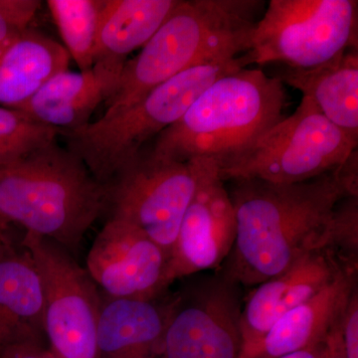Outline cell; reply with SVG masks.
Segmentation results:
<instances>
[{"label": "cell", "instance_id": "1", "mask_svg": "<svg viewBox=\"0 0 358 358\" xmlns=\"http://www.w3.org/2000/svg\"><path fill=\"white\" fill-rule=\"evenodd\" d=\"M229 193L236 235L225 277L256 287L287 270L306 252L327 248L336 205L358 195V152L333 171L294 185L235 179Z\"/></svg>", "mask_w": 358, "mask_h": 358}, {"label": "cell", "instance_id": "2", "mask_svg": "<svg viewBox=\"0 0 358 358\" xmlns=\"http://www.w3.org/2000/svg\"><path fill=\"white\" fill-rule=\"evenodd\" d=\"M261 6L253 0H178L136 57L127 61L103 117L127 109L190 68L248 51Z\"/></svg>", "mask_w": 358, "mask_h": 358}, {"label": "cell", "instance_id": "3", "mask_svg": "<svg viewBox=\"0 0 358 358\" xmlns=\"http://www.w3.org/2000/svg\"><path fill=\"white\" fill-rule=\"evenodd\" d=\"M107 210L106 186L56 141L0 166V217L74 251Z\"/></svg>", "mask_w": 358, "mask_h": 358}, {"label": "cell", "instance_id": "4", "mask_svg": "<svg viewBox=\"0 0 358 358\" xmlns=\"http://www.w3.org/2000/svg\"><path fill=\"white\" fill-rule=\"evenodd\" d=\"M284 83L261 69H241L218 78L185 114L155 141L160 159L214 160L228 166L284 119Z\"/></svg>", "mask_w": 358, "mask_h": 358}, {"label": "cell", "instance_id": "5", "mask_svg": "<svg viewBox=\"0 0 358 358\" xmlns=\"http://www.w3.org/2000/svg\"><path fill=\"white\" fill-rule=\"evenodd\" d=\"M246 68L242 57L190 68L152 90L127 109L64 131L69 150L107 185L152 138L171 128L200 94L224 75Z\"/></svg>", "mask_w": 358, "mask_h": 358}, {"label": "cell", "instance_id": "6", "mask_svg": "<svg viewBox=\"0 0 358 358\" xmlns=\"http://www.w3.org/2000/svg\"><path fill=\"white\" fill-rule=\"evenodd\" d=\"M357 0H271L242 60L313 69L357 48Z\"/></svg>", "mask_w": 358, "mask_h": 358}, {"label": "cell", "instance_id": "7", "mask_svg": "<svg viewBox=\"0 0 358 358\" xmlns=\"http://www.w3.org/2000/svg\"><path fill=\"white\" fill-rule=\"evenodd\" d=\"M357 143L303 96L293 114L268 129L241 157L219 169V173L224 181L303 182L338 169L357 150Z\"/></svg>", "mask_w": 358, "mask_h": 358}, {"label": "cell", "instance_id": "8", "mask_svg": "<svg viewBox=\"0 0 358 358\" xmlns=\"http://www.w3.org/2000/svg\"><path fill=\"white\" fill-rule=\"evenodd\" d=\"M38 271L44 298V331L58 358H98L102 296L88 271L67 250L26 232L22 240Z\"/></svg>", "mask_w": 358, "mask_h": 358}, {"label": "cell", "instance_id": "9", "mask_svg": "<svg viewBox=\"0 0 358 358\" xmlns=\"http://www.w3.org/2000/svg\"><path fill=\"white\" fill-rule=\"evenodd\" d=\"M105 186L110 218L136 226L169 259L196 187L192 162L143 152Z\"/></svg>", "mask_w": 358, "mask_h": 358}, {"label": "cell", "instance_id": "10", "mask_svg": "<svg viewBox=\"0 0 358 358\" xmlns=\"http://www.w3.org/2000/svg\"><path fill=\"white\" fill-rule=\"evenodd\" d=\"M237 288L221 275L174 296L162 358H243Z\"/></svg>", "mask_w": 358, "mask_h": 358}, {"label": "cell", "instance_id": "11", "mask_svg": "<svg viewBox=\"0 0 358 358\" xmlns=\"http://www.w3.org/2000/svg\"><path fill=\"white\" fill-rule=\"evenodd\" d=\"M196 187L167 259L166 286L176 280L213 270L230 255L236 235L234 206L210 159L189 160Z\"/></svg>", "mask_w": 358, "mask_h": 358}, {"label": "cell", "instance_id": "12", "mask_svg": "<svg viewBox=\"0 0 358 358\" xmlns=\"http://www.w3.org/2000/svg\"><path fill=\"white\" fill-rule=\"evenodd\" d=\"M167 257L143 231L109 218L87 256L92 280L112 299L157 300L166 286Z\"/></svg>", "mask_w": 358, "mask_h": 358}, {"label": "cell", "instance_id": "13", "mask_svg": "<svg viewBox=\"0 0 358 358\" xmlns=\"http://www.w3.org/2000/svg\"><path fill=\"white\" fill-rule=\"evenodd\" d=\"M357 264L345 261L331 248L306 252L281 274L256 286L241 312L244 355L262 341L277 320L331 284ZM243 355V357H244Z\"/></svg>", "mask_w": 358, "mask_h": 358}, {"label": "cell", "instance_id": "14", "mask_svg": "<svg viewBox=\"0 0 358 358\" xmlns=\"http://www.w3.org/2000/svg\"><path fill=\"white\" fill-rule=\"evenodd\" d=\"M357 279L358 268L345 271L319 294L282 315L243 358H277L324 343L345 317L358 291Z\"/></svg>", "mask_w": 358, "mask_h": 358}, {"label": "cell", "instance_id": "15", "mask_svg": "<svg viewBox=\"0 0 358 358\" xmlns=\"http://www.w3.org/2000/svg\"><path fill=\"white\" fill-rule=\"evenodd\" d=\"M178 3V0H106L92 69L109 89L110 98L129 54L154 36Z\"/></svg>", "mask_w": 358, "mask_h": 358}, {"label": "cell", "instance_id": "16", "mask_svg": "<svg viewBox=\"0 0 358 358\" xmlns=\"http://www.w3.org/2000/svg\"><path fill=\"white\" fill-rule=\"evenodd\" d=\"M160 299L102 298L98 358H162L173 299Z\"/></svg>", "mask_w": 358, "mask_h": 358}, {"label": "cell", "instance_id": "17", "mask_svg": "<svg viewBox=\"0 0 358 358\" xmlns=\"http://www.w3.org/2000/svg\"><path fill=\"white\" fill-rule=\"evenodd\" d=\"M41 280L27 250L0 257V353L20 343L45 345Z\"/></svg>", "mask_w": 358, "mask_h": 358}, {"label": "cell", "instance_id": "18", "mask_svg": "<svg viewBox=\"0 0 358 358\" xmlns=\"http://www.w3.org/2000/svg\"><path fill=\"white\" fill-rule=\"evenodd\" d=\"M299 90L319 112L358 141V48H350L313 69L282 70L277 76Z\"/></svg>", "mask_w": 358, "mask_h": 358}, {"label": "cell", "instance_id": "19", "mask_svg": "<svg viewBox=\"0 0 358 358\" xmlns=\"http://www.w3.org/2000/svg\"><path fill=\"white\" fill-rule=\"evenodd\" d=\"M63 45L38 32L20 33L0 54V106L20 107L51 78L68 70Z\"/></svg>", "mask_w": 358, "mask_h": 358}, {"label": "cell", "instance_id": "20", "mask_svg": "<svg viewBox=\"0 0 358 358\" xmlns=\"http://www.w3.org/2000/svg\"><path fill=\"white\" fill-rule=\"evenodd\" d=\"M110 98L109 89L93 69L66 70L16 109L60 133L83 128L98 106Z\"/></svg>", "mask_w": 358, "mask_h": 358}, {"label": "cell", "instance_id": "21", "mask_svg": "<svg viewBox=\"0 0 358 358\" xmlns=\"http://www.w3.org/2000/svg\"><path fill=\"white\" fill-rule=\"evenodd\" d=\"M106 0H48L47 6L80 71L93 68L99 25Z\"/></svg>", "mask_w": 358, "mask_h": 358}, {"label": "cell", "instance_id": "22", "mask_svg": "<svg viewBox=\"0 0 358 358\" xmlns=\"http://www.w3.org/2000/svg\"><path fill=\"white\" fill-rule=\"evenodd\" d=\"M58 134L20 110L0 106V166L49 145Z\"/></svg>", "mask_w": 358, "mask_h": 358}, {"label": "cell", "instance_id": "23", "mask_svg": "<svg viewBox=\"0 0 358 358\" xmlns=\"http://www.w3.org/2000/svg\"><path fill=\"white\" fill-rule=\"evenodd\" d=\"M327 247L358 265V195L345 197L336 205L327 231Z\"/></svg>", "mask_w": 358, "mask_h": 358}, {"label": "cell", "instance_id": "24", "mask_svg": "<svg viewBox=\"0 0 358 358\" xmlns=\"http://www.w3.org/2000/svg\"><path fill=\"white\" fill-rule=\"evenodd\" d=\"M41 1L38 0H0V15L17 32L29 29Z\"/></svg>", "mask_w": 358, "mask_h": 358}, {"label": "cell", "instance_id": "25", "mask_svg": "<svg viewBox=\"0 0 358 358\" xmlns=\"http://www.w3.org/2000/svg\"><path fill=\"white\" fill-rule=\"evenodd\" d=\"M343 343L345 358H358V291L353 294L345 312Z\"/></svg>", "mask_w": 358, "mask_h": 358}, {"label": "cell", "instance_id": "26", "mask_svg": "<svg viewBox=\"0 0 358 358\" xmlns=\"http://www.w3.org/2000/svg\"><path fill=\"white\" fill-rule=\"evenodd\" d=\"M0 358H58L47 348L39 343H20L6 348L0 353Z\"/></svg>", "mask_w": 358, "mask_h": 358}, {"label": "cell", "instance_id": "27", "mask_svg": "<svg viewBox=\"0 0 358 358\" xmlns=\"http://www.w3.org/2000/svg\"><path fill=\"white\" fill-rule=\"evenodd\" d=\"M343 317L327 334L322 348V358H345L343 343Z\"/></svg>", "mask_w": 358, "mask_h": 358}, {"label": "cell", "instance_id": "28", "mask_svg": "<svg viewBox=\"0 0 358 358\" xmlns=\"http://www.w3.org/2000/svg\"><path fill=\"white\" fill-rule=\"evenodd\" d=\"M22 33V32H21ZM20 33L15 31L0 15V54L13 41Z\"/></svg>", "mask_w": 358, "mask_h": 358}, {"label": "cell", "instance_id": "29", "mask_svg": "<svg viewBox=\"0 0 358 358\" xmlns=\"http://www.w3.org/2000/svg\"><path fill=\"white\" fill-rule=\"evenodd\" d=\"M322 348H324V343L315 346V348L299 350V352L289 353V355L277 358H322Z\"/></svg>", "mask_w": 358, "mask_h": 358}, {"label": "cell", "instance_id": "30", "mask_svg": "<svg viewBox=\"0 0 358 358\" xmlns=\"http://www.w3.org/2000/svg\"><path fill=\"white\" fill-rule=\"evenodd\" d=\"M14 247L7 234V223L0 217V257L13 251Z\"/></svg>", "mask_w": 358, "mask_h": 358}]
</instances>
